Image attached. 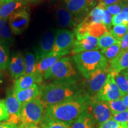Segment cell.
Masks as SVG:
<instances>
[{
    "mask_svg": "<svg viewBox=\"0 0 128 128\" xmlns=\"http://www.w3.org/2000/svg\"><path fill=\"white\" fill-rule=\"evenodd\" d=\"M92 101V97L86 92L60 103L46 106L43 118L72 124L88 109Z\"/></svg>",
    "mask_w": 128,
    "mask_h": 128,
    "instance_id": "1",
    "label": "cell"
},
{
    "mask_svg": "<svg viewBox=\"0 0 128 128\" xmlns=\"http://www.w3.org/2000/svg\"><path fill=\"white\" fill-rule=\"evenodd\" d=\"M40 98L45 108L84 93L77 83L50 82L41 87Z\"/></svg>",
    "mask_w": 128,
    "mask_h": 128,
    "instance_id": "2",
    "label": "cell"
},
{
    "mask_svg": "<svg viewBox=\"0 0 128 128\" xmlns=\"http://www.w3.org/2000/svg\"><path fill=\"white\" fill-rule=\"evenodd\" d=\"M46 81L57 83H77V72L70 57L62 58L43 75Z\"/></svg>",
    "mask_w": 128,
    "mask_h": 128,
    "instance_id": "3",
    "label": "cell"
},
{
    "mask_svg": "<svg viewBox=\"0 0 128 128\" xmlns=\"http://www.w3.org/2000/svg\"><path fill=\"white\" fill-rule=\"evenodd\" d=\"M72 59L80 73L86 79L94 71L108 65V60L98 50L79 53L74 55Z\"/></svg>",
    "mask_w": 128,
    "mask_h": 128,
    "instance_id": "4",
    "label": "cell"
},
{
    "mask_svg": "<svg viewBox=\"0 0 128 128\" xmlns=\"http://www.w3.org/2000/svg\"><path fill=\"white\" fill-rule=\"evenodd\" d=\"M45 106L40 97L28 101L22 105L19 119L21 124H39L44 116Z\"/></svg>",
    "mask_w": 128,
    "mask_h": 128,
    "instance_id": "5",
    "label": "cell"
},
{
    "mask_svg": "<svg viewBox=\"0 0 128 128\" xmlns=\"http://www.w3.org/2000/svg\"><path fill=\"white\" fill-rule=\"evenodd\" d=\"M76 39L74 32L64 28L56 30L54 47L48 56H62L63 57L71 54Z\"/></svg>",
    "mask_w": 128,
    "mask_h": 128,
    "instance_id": "6",
    "label": "cell"
},
{
    "mask_svg": "<svg viewBox=\"0 0 128 128\" xmlns=\"http://www.w3.org/2000/svg\"><path fill=\"white\" fill-rule=\"evenodd\" d=\"M123 95L115 82L112 74H108L106 81L100 91L92 97V100L97 102H108L122 98Z\"/></svg>",
    "mask_w": 128,
    "mask_h": 128,
    "instance_id": "7",
    "label": "cell"
},
{
    "mask_svg": "<svg viewBox=\"0 0 128 128\" xmlns=\"http://www.w3.org/2000/svg\"><path fill=\"white\" fill-rule=\"evenodd\" d=\"M30 20V14L26 8L14 12L8 18V24L12 33L16 35L22 34L28 28Z\"/></svg>",
    "mask_w": 128,
    "mask_h": 128,
    "instance_id": "8",
    "label": "cell"
},
{
    "mask_svg": "<svg viewBox=\"0 0 128 128\" xmlns=\"http://www.w3.org/2000/svg\"><path fill=\"white\" fill-rule=\"evenodd\" d=\"M109 74L108 65L104 68H102L94 71L90 76L88 79L87 92L92 97L102 88L106 81Z\"/></svg>",
    "mask_w": 128,
    "mask_h": 128,
    "instance_id": "9",
    "label": "cell"
},
{
    "mask_svg": "<svg viewBox=\"0 0 128 128\" xmlns=\"http://www.w3.org/2000/svg\"><path fill=\"white\" fill-rule=\"evenodd\" d=\"M4 101L8 114V119L6 122L17 124L23 104L17 100L13 92H9Z\"/></svg>",
    "mask_w": 128,
    "mask_h": 128,
    "instance_id": "10",
    "label": "cell"
},
{
    "mask_svg": "<svg viewBox=\"0 0 128 128\" xmlns=\"http://www.w3.org/2000/svg\"><path fill=\"white\" fill-rule=\"evenodd\" d=\"M56 31L50 30L46 32L41 39L39 46L36 52V63L48 56L52 51L55 43Z\"/></svg>",
    "mask_w": 128,
    "mask_h": 128,
    "instance_id": "11",
    "label": "cell"
},
{
    "mask_svg": "<svg viewBox=\"0 0 128 128\" xmlns=\"http://www.w3.org/2000/svg\"><path fill=\"white\" fill-rule=\"evenodd\" d=\"M98 38L86 35L76 38L71 54L72 55L91 50H98Z\"/></svg>",
    "mask_w": 128,
    "mask_h": 128,
    "instance_id": "12",
    "label": "cell"
},
{
    "mask_svg": "<svg viewBox=\"0 0 128 128\" xmlns=\"http://www.w3.org/2000/svg\"><path fill=\"white\" fill-rule=\"evenodd\" d=\"M89 108L98 125L112 119V113L106 102L92 100Z\"/></svg>",
    "mask_w": 128,
    "mask_h": 128,
    "instance_id": "13",
    "label": "cell"
},
{
    "mask_svg": "<svg viewBox=\"0 0 128 128\" xmlns=\"http://www.w3.org/2000/svg\"><path fill=\"white\" fill-rule=\"evenodd\" d=\"M55 14L59 25L63 28L75 29L80 23L76 17L63 6H58L56 8Z\"/></svg>",
    "mask_w": 128,
    "mask_h": 128,
    "instance_id": "14",
    "label": "cell"
},
{
    "mask_svg": "<svg viewBox=\"0 0 128 128\" xmlns=\"http://www.w3.org/2000/svg\"><path fill=\"white\" fill-rule=\"evenodd\" d=\"M63 1L66 8L80 23L90 10L86 0H63Z\"/></svg>",
    "mask_w": 128,
    "mask_h": 128,
    "instance_id": "15",
    "label": "cell"
},
{
    "mask_svg": "<svg viewBox=\"0 0 128 128\" xmlns=\"http://www.w3.org/2000/svg\"><path fill=\"white\" fill-rule=\"evenodd\" d=\"M9 71L12 79L16 80L25 74L24 57L20 52L13 54L9 64Z\"/></svg>",
    "mask_w": 128,
    "mask_h": 128,
    "instance_id": "16",
    "label": "cell"
},
{
    "mask_svg": "<svg viewBox=\"0 0 128 128\" xmlns=\"http://www.w3.org/2000/svg\"><path fill=\"white\" fill-rule=\"evenodd\" d=\"M44 76L39 72L33 74H24L15 80L13 92L20 91L31 87L34 84H41Z\"/></svg>",
    "mask_w": 128,
    "mask_h": 128,
    "instance_id": "17",
    "label": "cell"
},
{
    "mask_svg": "<svg viewBox=\"0 0 128 128\" xmlns=\"http://www.w3.org/2000/svg\"><path fill=\"white\" fill-rule=\"evenodd\" d=\"M109 72L120 73L128 69V49L121 51L119 55L108 64Z\"/></svg>",
    "mask_w": 128,
    "mask_h": 128,
    "instance_id": "18",
    "label": "cell"
},
{
    "mask_svg": "<svg viewBox=\"0 0 128 128\" xmlns=\"http://www.w3.org/2000/svg\"><path fill=\"white\" fill-rule=\"evenodd\" d=\"M12 92L17 100L23 104L37 97H40L42 90L41 87H39L38 84H34L28 88Z\"/></svg>",
    "mask_w": 128,
    "mask_h": 128,
    "instance_id": "19",
    "label": "cell"
},
{
    "mask_svg": "<svg viewBox=\"0 0 128 128\" xmlns=\"http://www.w3.org/2000/svg\"><path fill=\"white\" fill-rule=\"evenodd\" d=\"M12 34L8 19L0 17V41L7 46L12 45L14 42Z\"/></svg>",
    "mask_w": 128,
    "mask_h": 128,
    "instance_id": "20",
    "label": "cell"
},
{
    "mask_svg": "<svg viewBox=\"0 0 128 128\" xmlns=\"http://www.w3.org/2000/svg\"><path fill=\"white\" fill-rule=\"evenodd\" d=\"M26 4L23 1L0 3V17L8 19L11 14L20 10Z\"/></svg>",
    "mask_w": 128,
    "mask_h": 128,
    "instance_id": "21",
    "label": "cell"
},
{
    "mask_svg": "<svg viewBox=\"0 0 128 128\" xmlns=\"http://www.w3.org/2000/svg\"><path fill=\"white\" fill-rule=\"evenodd\" d=\"M72 128H95V119L90 108L85 111L72 124Z\"/></svg>",
    "mask_w": 128,
    "mask_h": 128,
    "instance_id": "22",
    "label": "cell"
},
{
    "mask_svg": "<svg viewBox=\"0 0 128 128\" xmlns=\"http://www.w3.org/2000/svg\"><path fill=\"white\" fill-rule=\"evenodd\" d=\"M63 58L62 56H48L36 63V70L38 72L43 76L44 74L51 68L53 65Z\"/></svg>",
    "mask_w": 128,
    "mask_h": 128,
    "instance_id": "23",
    "label": "cell"
},
{
    "mask_svg": "<svg viewBox=\"0 0 128 128\" xmlns=\"http://www.w3.org/2000/svg\"><path fill=\"white\" fill-rule=\"evenodd\" d=\"M113 75L115 82L123 96L128 94V78L124 71L120 73L109 72Z\"/></svg>",
    "mask_w": 128,
    "mask_h": 128,
    "instance_id": "24",
    "label": "cell"
},
{
    "mask_svg": "<svg viewBox=\"0 0 128 128\" xmlns=\"http://www.w3.org/2000/svg\"><path fill=\"white\" fill-rule=\"evenodd\" d=\"M25 74H33L38 72L36 70V55L33 53L27 52L24 57Z\"/></svg>",
    "mask_w": 128,
    "mask_h": 128,
    "instance_id": "25",
    "label": "cell"
},
{
    "mask_svg": "<svg viewBox=\"0 0 128 128\" xmlns=\"http://www.w3.org/2000/svg\"><path fill=\"white\" fill-rule=\"evenodd\" d=\"M120 52V42L117 43L116 44H113V45L108 48L102 49L100 51L102 55L104 56L106 60H108V63H109L112 60H114Z\"/></svg>",
    "mask_w": 128,
    "mask_h": 128,
    "instance_id": "26",
    "label": "cell"
},
{
    "mask_svg": "<svg viewBox=\"0 0 128 128\" xmlns=\"http://www.w3.org/2000/svg\"><path fill=\"white\" fill-rule=\"evenodd\" d=\"M112 36L109 30L106 32L105 34L102 36L98 39V47L101 50L104 49L111 46L113 44L119 42Z\"/></svg>",
    "mask_w": 128,
    "mask_h": 128,
    "instance_id": "27",
    "label": "cell"
},
{
    "mask_svg": "<svg viewBox=\"0 0 128 128\" xmlns=\"http://www.w3.org/2000/svg\"><path fill=\"white\" fill-rule=\"evenodd\" d=\"M40 126L41 128H72V124L48 118H43Z\"/></svg>",
    "mask_w": 128,
    "mask_h": 128,
    "instance_id": "28",
    "label": "cell"
},
{
    "mask_svg": "<svg viewBox=\"0 0 128 128\" xmlns=\"http://www.w3.org/2000/svg\"><path fill=\"white\" fill-rule=\"evenodd\" d=\"M10 55L7 46L0 41V69L5 71L8 68Z\"/></svg>",
    "mask_w": 128,
    "mask_h": 128,
    "instance_id": "29",
    "label": "cell"
},
{
    "mask_svg": "<svg viewBox=\"0 0 128 128\" xmlns=\"http://www.w3.org/2000/svg\"><path fill=\"white\" fill-rule=\"evenodd\" d=\"M109 32L115 39L120 42L124 35L128 32V25L120 24L114 26Z\"/></svg>",
    "mask_w": 128,
    "mask_h": 128,
    "instance_id": "30",
    "label": "cell"
},
{
    "mask_svg": "<svg viewBox=\"0 0 128 128\" xmlns=\"http://www.w3.org/2000/svg\"><path fill=\"white\" fill-rule=\"evenodd\" d=\"M106 103L109 107L112 114L128 110V108L124 106L121 98L114 101H110Z\"/></svg>",
    "mask_w": 128,
    "mask_h": 128,
    "instance_id": "31",
    "label": "cell"
},
{
    "mask_svg": "<svg viewBox=\"0 0 128 128\" xmlns=\"http://www.w3.org/2000/svg\"><path fill=\"white\" fill-rule=\"evenodd\" d=\"M112 118L119 123L122 128H126L128 124V110L112 114Z\"/></svg>",
    "mask_w": 128,
    "mask_h": 128,
    "instance_id": "32",
    "label": "cell"
},
{
    "mask_svg": "<svg viewBox=\"0 0 128 128\" xmlns=\"http://www.w3.org/2000/svg\"><path fill=\"white\" fill-rule=\"evenodd\" d=\"M112 15L106 9V7L104 6L103 9V15L102 18V24L106 27L108 30L112 28Z\"/></svg>",
    "mask_w": 128,
    "mask_h": 128,
    "instance_id": "33",
    "label": "cell"
},
{
    "mask_svg": "<svg viewBox=\"0 0 128 128\" xmlns=\"http://www.w3.org/2000/svg\"><path fill=\"white\" fill-rule=\"evenodd\" d=\"M125 1L126 0H124V2H122L116 3V4L110 5V6H106V9L108 10L110 13L113 16L115 15H118V14L121 13L123 5H124V3Z\"/></svg>",
    "mask_w": 128,
    "mask_h": 128,
    "instance_id": "34",
    "label": "cell"
},
{
    "mask_svg": "<svg viewBox=\"0 0 128 128\" xmlns=\"http://www.w3.org/2000/svg\"><path fill=\"white\" fill-rule=\"evenodd\" d=\"M8 119V114L5 104V101L0 100V122L7 121Z\"/></svg>",
    "mask_w": 128,
    "mask_h": 128,
    "instance_id": "35",
    "label": "cell"
},
{
    "mask_svg": "<svg viewBox=\"0 0 128 128\" xmlns=\"http://www.w3.org/2000/svg\"><path fill=\"white\" fill-rule=\"evenodd\" d=\"M98 128H122L119 123L112 119L108 120L107 122L98 125Z\"/></svg>",
    "mask_w": 128,
    "mask_h": 128,
    "instance_id": "36",
    "label": "cell"
},
{
    "mask_svg": "<svg viewBox=\"0 0 128 128\" xmlns=\"http://www.w3.org/2000/svg\"><path fill=\"white\" fill-rule=\"evenodd\" d=\"M120 24H124V20L120 13L118 15L113 16L112 17V26H118Z\"/></svg>",
    "mask_w": 128,
    "mask_h": 128,
    "instance_id": "37",
    "label": "cell"
},
{
    "mask_svg": "<svg viewBox=\"0 0 128 128\" xmlns=\"http://www.w3.org/2000/svg\"><path fill=\"white\" fill-rule=\"evenodd\" d=\"M128 49V32L124 35L120 41L121 51L125 50Z\"/></svg>",
    "mask_w": 128,
    "mask_h": 128,
    "instance_id": "38",
    "label": "cell"
},
{
    "mask_svg": "<svg viewBox=\"0 0 128 128\" xmlns=\"http://www.w3.org/2000/svg\"><path fill=\"white\" fill-rule=\"evenodd\" d=\"M124 0H99L98 2H102L105 6H108L116 3H120L124 2Z\"/></svg>",
    "mask_w": 128,
    "mask_h": 128,
    "instance_id": "39",
    "label": "cell"
},
{
    "mask_svg": "<svg viewBox=\"0 0 128 128\" xmlns=\"http://www.w3.org/2000/svg\"><path fill=\"white\" fill-rule=\"evenodd\" d=\"M0 128H18V126L17 124H10L6 122L0 123Z\"/></svg>",
    "mask_w": 128,
    "mask_h": 128,
    "instance_id": "40",
    "label": "cell"
},
{
    "mask_svg": "<svg viewBox=\"0 0 128 128\" xmlns=\"http://www.w3.org/2000/svg\"><path fill=\"white\" fill-rule=\"evenodd\" d=\"M98 1L99 0H86V2H87V6L89 9L95 7L96 5L98 2Z\"/></svg>",
    "mask_w": 128,
    "mask_h": 128,
    "instance_id": "41",
    "label": "cell"
},
{
    "mask_svg": "<svg viewBox=\"0 0 128 128\" xmlns=\"http://www.w3.org/2000/svg\"><path fill=\"white\" fill-rule=\"evenodd\" d=\"M18 128H40L38 125L34 124H20Z\"/></svg>",
    "mask_w": 128,
    "mask_h": 128,
    "instance_id": "42",
    "label": "cell"
},
{
    "mask_svg": "<svg viewBox=\"0 0 128 128\" xmlns=\"http://www.w3.org/2000/svg\"><path fill=\"white\" fill-rule=\"evenodd\" d=\"M121 99L122 100L123 103H124V106L128 108V94L123 96Z\"/></svg>",
    "mask_w": 128,
    "mask_h": 128,
    "instance_id": "43",
    "label": "cell"
},
{
    "mask_svg": "<svg viewBox=\"0 0 128 128\" xmlns=\"http://www.w3.org/2000/svg\"><path fill=\"white\" fill-rule=\"evenodd\" d=\"M22 0H0V3L6 2H12V1H18Z\"/></svg>",
    "mask_w": 128,
    "mask_h": 128,
    "instance_id": "44",
    "label": "cell"
},
{
    "mask_svg": "<svg viewBox=\"0 0 128 128\" xmlns=\"http://www.w3.org/2000/svg\"><path fill=\"white\" fill-rule=\"evenodd\" d=\"M39 1H40V0H27V1H28V2H35Z\"/></svg>",
    "mask_w": 128,
    "mask_h": 128,
    "instance_id": "45",
    "label": "cell"
},
{
    "mask_svg": "<svg viewBox=\"0 0 128 128\" xmlns=\"http://www.w3.org/2000/svg\"><path fill=\"white\" fill-rule=\"evenodd\" d=\"M124 73L125 74V75L126 76H127L128 78V69H127V70H124Z\"/></svg>",
    "mask_w": 128,
    "mask_h": 128,
    "instance_id": "46",
    "label": "cell"
},
{
    "mask_svg": "<svg viewBox=\"0 0 128 128\" xmlns=\"http://www.w3.org/2000/svg\"><path fill=\"white\" fill-rule=\"evenodd\" d=\"M2 76H3V74L2 72V70L0 69V79H1V78H2Z\"/></svg>",
    "mask_w": 128,
    "mask_h": 128,
    "instance_id": "47",
    "label": "cell"
},
{
    "mask_svg": "<svg viewBox=\"0 0 128 128\" xmlns=\"http://www.w3.org/2000/svg\"><path fill=\"white\" fill-rule=\"evenodd\" d=\"M126 128H128V124H127V127H126Z\"/></svg>",
    "mask_w": 128,
    "mask_h": 128,
    "instance_id": "48",
    "label": "cell"
},
{
    "mask_svg": "<svg viewBox=\"0 0 128 128\" xmlns=\"http://www.w3.org/2000/svg\"><path fill=\"white\" fill-rule=\"evenodd\" d=\"M126 1H127V2H128V0H126Z\"/></svg>",
    "mask_w": 128,
    "mask_h": 128,
    "instance_id": "49",
    "label": "cell"
}]
</instances>
